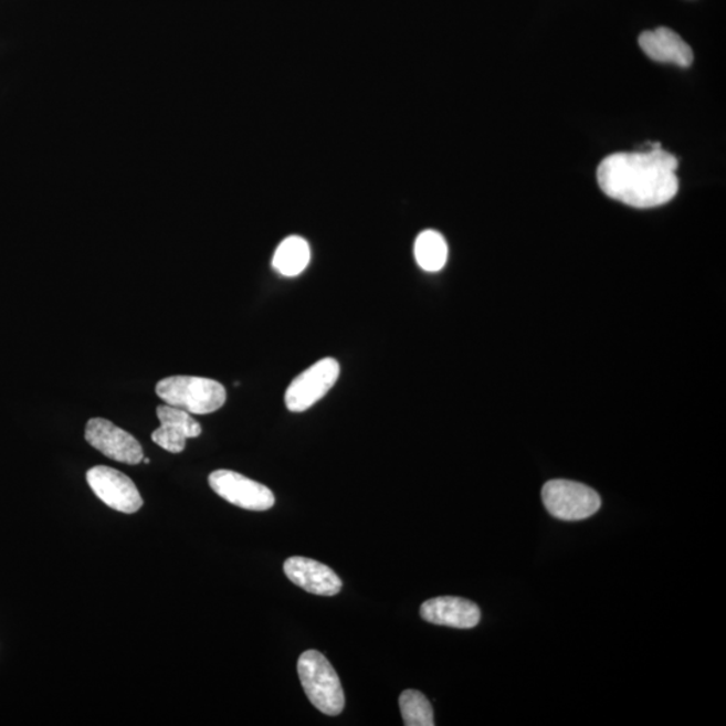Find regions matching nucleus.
<instances>
[{"instance_id":"obj_1","label":"nucleus","mask_w":726,"mask_h":726,"mask_svg":"<svg viewBox=\"0 0 726 726\" xmlns=\"http://www.w3.org/2000/svg\"><path fill=\"white\" fill-rule=\"evenodd\" d=\"M678 160L661 145L638 152L612 154L601 161L598 182L604 194L631 208L662 207L678 192Z\"/></svg>"},{"instance_id":"obj_2","label":"nucleus","mask_w":726,"mask_h":726,"mask_svg":"<svg viewBox=\"0 0 726 726\" xmlns=\"http://www.w3.org/2000/svg\"><path fill=\"white\" fill-rule=\"evenodd\" d=\"M155 392L167 406L190 414H209L219 411L227 402V390L210 378L173 376L157 383Z\"/></svg>"},{"instance_id":"obj_3","label":"nucleus","mask_w":726,"mask_h":726,"mask_svg":"<svg viewBox=\"0 0 726 726\" xmlns=\"http://www.w3.org/2000/svg\"><path fill=\"white\" fill-rule=\"evenodd\" d=\"M304 693L316 709L338 716L345 709V693L332 663L319 651L308 650L297 661Z\"/></svg>"},{"instance_id":"obj_4","label":"nucleus","mask_w":726,"mask_h":726,"mask_svg":"<svg viewBox=\"0 0 726 726\" xmlns=\"http://www.w3.org/2000/svg\"><path fill=\"white\" fill-rule=\"evenodd\" d=\"M543 501L554 517L581 520L592 517L601 507L600 495L586 484L572 481H550L543 488Z\"/></svg>"},{"instance_id":"obj_5","label":"nucleus","mask_w":726,"mask_h":726,"mask_svg":"<svg viewBox=\"0 0 726 726\" xmlns=\"http://www.w3.org/2000/svg\"><path fill=\"white\" fill-rule=\"evenodd\" d=\"M340 366L337 359L325 358L304 370L291 382L285 392L288 411L301 413L323 399L338 381Z\"/></svg>"},{"instance_id":"obj_6","label":"nucleus","mask_w":726,"mask_h":726,"mask_svg":"<svg viewBox=\"0 0 726 726\" xmlns=\"http://www.w3.org/2000/svg\"><path fill=\"white\" fill-rule=\"evenodd\" d=\"M209 484L222 499L245 511L266 512L275 505V495L269 487L231 470L214 471L209 475Z\"/></svg>"},{"instance_id":"obj_7","label":"nucleus","mask_w":726,"mask_h":726,"mask_svg":"<svg viewBox=\"0 0 726 726\" xmlns=\"http://www.w3.org/2000/svg\"><path fill=\"white\" fill-rule=\"evenodd\" d=\"M92 492L111 508L124 514L139 512L143 498L131 477L107 465H96L86 473Z\"/></svg>"},{"instance_id":"obj_8","label":"nucleus","mask_w":726,"mask_h":726,"mask_svg":"<svg viewBox=\"0 0 726 726\" xmlns=\"http://www.w3.org/2000/svg\"><path fill=\"white\" fill-rule=\"evenodd\" d=\"M85 440L115 462L139 464L145 457L138 440L109 420L91 419L85 428Z\"/></svg>"},{"instance_id":"obj_9","label":"nucleus","mask_w":726,"mask_h":726,"mask_svg":"<svg viewBox=\"0 0 726 726\" xmlns=\"http://www.w3.org/2000/svg\"><path fill=\"white\" fill-rule=\"evenodd\" d=\"M160 427L152 432V442L160 449L181 454L188 439H194L202 433V427L191 414L171 406H160L157 409Z\"/></svg>"},{"instance_id":"obj_10","label":"nucleus","mask_w":726,"mask_h":726,"mask_svg":"<svg viewBox=\"0 0 726 726\" xmlns=\"http://www.w3.org/2000/svg\"><path fill=\"white\" fill-rule=\"evenodd\" d=\"M284 574L295 586L309 593L334 596L343 589V580L330 567L313 558H288L284 562Z\"/></svg>"},{"instance_id":"obj_11","label":"nucleus","mask_w":726,"mask_h":726,"mask_svg":"<svg viewBox=\"0 0 726 726\" xmlns=\"http://www.w3.org/2000/svg\"><path fill=\"white\" fill-rule=\"evenodd\" d=\"M420 615L428 623L464 630L474 629L482 617L480 607L473 601L454 596L427 600L420 608Z\"/></svg>"},{"instance_id":"obj_12","label":"nucleus","mask_w":726,"mask_h":726,"mask_svg":"<svg viewBox=\"0 0 726 726\" xmlns=\"http://www.w3.org/2000/svg\"><path fill=\"white\" fill-rule=\"evenodd\" d=\"M639 46L651 60L663 64L687 67L694 59L692 48L675 31L667 28L644 31L639 36Z\"/></svg>"},{"instance_id":"obj_13","label":"nucleus","mask_w":726,"mask_h":726,"mask_svg":"<svg viewBox=\"0 0 726 726\" xmlns=\"http://www.w3.org/2000/svg\"><path fill=\"white\" fill-rule=\"evenodd\" d=\"M312 260L308 242L299 235H291L277 246L272 264L282 276L295 277L307 269Z\"/></svg>"},{"instance_id":"obj_14","label":"nucleus","mask_w":726,"mask_h":726,"mask_svg":"<svg viewBox=\"0 0 726 726\" xmlns=\"http://www.w3.org/2000/svg\"><path fill=\"white\" fill-rule=\"evenodd\" d=\"M414 257L427 272L443 270L449 259V246L443 235L434 231L420 233L414 242Z\"/></svg>"},{"instance_id":"obj_15","label":"nucleus","mask_w":726,"mask_h":726,"mask_svg":"<svg viewBox=\"0 0 726 726\" xmlns=\"http://www.w3.org/2000/svg\"><path fill=\"white\" fill-rule=\"evenodd\" d=\"M400 711L407 726H433V709L423 693L406 691L400 696Z\"/></svg>"},{"instance_id":"obj_16","label":"nucleus","mask_w":726,"mask_h":726,"mask_svg":"<svg viewBox=\"0 0 726 726\" xmlns=\"http://www.w3.org/2000/svg\"><path fill=\"white\" fill-rule=\"evenodd\" d=\"M143 462H145L146 464H150L151 461H150V459H148V457H146V459L143 457Z\"/></svg>"}]
</instances>
